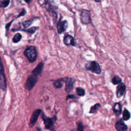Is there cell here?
<instances>
[{
  "label": "cell",
  "instance_id": "10",
  "mask_svg": "<svg viewBox=\"0 0 131 131\" xmlns=\"http://www.w3.org/2000/svg\"><path fill=\"white\" fill-rule=\"evenodd\" d=\"M115 128L118 131H126L127 129V126L124 123L122 119H119L115 124Z\"/></svg>",
  "mask_w": 131,
  "mask_h": 131
},
{
  "label": "cell",
  "instance_id": "6",
  "mask_svg": "<svg viewBox=\"0 0 131 131\" xmlns=\"http://www.w3.org/2000/svg\"><path fill=\"white\" fill-rule=\"evenodd\" d=\"M80 19L81 22L85 25H88L91 22L90 11L83 9L80 14Z\"/></svg>",
  "mask_w": 131,
  "mask_h": 131
},
{
  "label": "cell",
  "instance_id": "12",
  "mask_svg": "<svg viewBox=\"0 0 131 131\" xmlns=\"http://www.w3.org/2000/svg\"><path fill=\"white\" fill-rule=\"evenodd\" d=\"M63 42L67 46H76V42L74 38L70 35L65 36L63 39Z\"/></svg>",
  "mask_w": 131,
  "mask_h": 131
},
{
  "label": "cell",
  "instance_id": "26",
  "mask_svg": "<svg viewBox=\"0 0 131 131\" xmlns=\"http://www.w3.org/2000/svg\"><path fill=\"white\" fill-rule=\"evenodd\" d=\"M26 10L25 9H24L23 10V11H22L19 13V14L18 15L17 17H20V16H24V15L26 14Z\"/></svg>",
  "mask_w": 131,
  "mask_h": 131
},
{
  "label": "cell",
  "instance_id": "16",
  "mask_svg": "<svg viewBox=\"0 0 131 131\" xmlns=\"http://www.w3.org/2000/svg\"><path fill=\"white\" fill-rule=\"evenodd\" d=\"M76 92L77 95L79 96H83L85 94V90L80 87H77L76 88Z\"/></svg>",
  "mask_w": 131,
  "mask_h": 131
},
{
  "label": "cell",
  "instance_id": "19",
  "mask_svg": "<svg viewBox=\"0 0 131 131\" xmlns=\"http://www.w3.org/2000/svg\"><path fill=\"white\" fill-rule=\"evenodd\" d=\"M100 106V104L99 103H96L95 105L92 106L90 110V113H94L96 112L98 109V108Z\"/></svg>",
  "mask_w": 131,
  "mask_h": 131
},
{
  "label": "cell",
  "instance_id": "3",
  "mask_svg": "<svg viewBox=\"0 0 131 131\" xmlns=\"http://www.w3.org/2000/svg\"><path fill=\"white\" fill-rule=\"evenodd\" d=\"M85 68L87 70L97 74H100L102 72L99 64L96 61L88 62L85 65Z\"/></svg>",
  "mask_w": 131,
  "mask_h": 131
},
{
  "label": "cell",
  "instance_id": "8",
  "mask_svg": "<svg viewBox=\"0 0 131 131\" xmlns=\"http://www.w3.org/2000/svg\"><path fill=\"white\" fill-rule=\"evenodd\" d=\"M41 111L40 109H37L33 112V113L32 114L30 122H29V127H32L37 122V120L38 119V118L41 113Z\"/></svg>",
  "mask_w": 131,
  "mask_h": 131
},
{
  "label": "cell",
  "instance_id": "24",
  "mask_svg": "<svg viewBox=\"0 0 131 131\" xmlns=\"http://www.w3.org/2000/svg\"><path fill=\"white\" fill-rule=\"evenodd\" d=\"M84 126L81 122H79L77 124V128L76 131H83Z\"/></svg>",
  "mask_w": 131,
  "mask_h": 131
},
{
  "label": "cell",
  "instance_id": "5",
  "mask_svg": "<svg viewBox=\"0 0 131 131\" xmlns=\"http://www.w3.org/2000/svg\"><path fill=\"white\" fill-rule=\"evenodd\" d=\"M0 88L3 91H6L7 89L6 80L4 73V69L0 58Z\"/></svg>",
  "mask_w": 131,
  "mask_h": 131
},
{
  "label": "cell",
  "instance_id": "25",
  "mask_svg": "<svg viewBox=\"0 0 131 131\" xmlns=\"http://www.w3.org/2000/svg\"><path fill=\"white\" fill-rule=\"evenodd\" d=\"M77 97L74 95H69L67 97V100H68L69 99H77Z\"/></svg>",
  "mask_w": 131,
  "mask_h": 131
},
{
  "label": "cell",
  "instance_id": "7",
  "mask_svg": "<svg viewBox=\"0 0 131 131\" xmlns=\"http://www.w3.org/2000/svg\"><path fill=\"white\" fill-rule=\"evenodd\" d=\"M63 82L66 83L65 91L67 93H70L74 88L75 79L74 78L64 77L62 78Z\"/></svg>",
  "mask_w": 131,
  "mask_h": 131
},
{
  "label": "cell",
  "instance_id": "9",
  "mask_svg": "<svg viewBox=\"0 0 131 131\" xmlns=\"http://www.w3.org/2000/svg\"><path fill=\"white\" fill-rule=\"evenodd\" d=\"M57 31L59 34L64 32L68 27V23L66 20H59L57 25Z\"/></svg>",
  "mask_w": 131,
  "mask_h": 131
},
{
  "label": "cell",
  "instance_id": "23",
  "mask_svg": "<svg viewBox=\"0 0 131 131\" xmlns=\"http://www.w3.org/2000/svg\"><path fill=\"white\" fill-rule=\"evenodd\" d=\"M32 20H26V21L23 22L22 25L25 28H27V27H29L32 24Z\"/></svg>",
  "mask_w": 131,
  "mask_h": 131
},
{
  "label": "cell",
  "instance_id": "4",
  "mask_svg": "<svg viewBox=\"0 0 131 131\" xmlns=\"http://www.w3.org/2000/svg\"><path fill=\"white\" fill-rule=\"evenodd\" d=\"M38 81V76L34 74H31L28 77L26 83L25 88L28 91L31 90Z\"/></svg>",
  "mask_w": 131,
  "mask_h": 131
},
{
  "label": "cell",
  "instance_id": "15",
  "mask_svg": "<svg viewBox=\"0 0 131 131\" xmlns=\"http://www.w3.org/2000/svg\"><path fill=\"white\" fill-rule=\"evenodd\" d=\"M63 82H63V79L62 78H60V79H58V80L55 81L54 82L53 84H54V86H55V88H56V89H60V88L62 87Z\"/></svg>",
  "mask_w": 131,
  "mask_h": 131
},
{
  "label": "cell",
  "instance_id": "20",
  "mask_svg": "<svg viewBox=\"0 0 131 131\" xmlns=\"http://www.w3.org/2000/svg\"><path fill=\"white\" fill-rule=\"evenodd\" d=\"M122 79L118 76H115L112 79V83L114 85H116L121 83Z\"/></svg>",
  "mask_w": 131,
  "mask_h": 131
},
{
  "label": "cell",
  "instance_id": "21",
  "mask_svg": "<svg viewBox=\"0 0 131 131\" xmlns=\"http://www.w3.org/2000/svg\"><path fill=\"white\" fill-rule=\"evenodd\" d=\"M10 3L9 0H2L0 1V7L4 8L7 7Z\"/></svg>",
  "mask_w": 131,
  "mask_h": 131
},
{
  "label": "cell",
  "instance_id": "11",
  "mask_svg": "<svg viewBox=\"0 0 131 131\" xmlns=\"http://www.w3.org/2000/svg\"><path fill=\"white\" fill-rule=\"evenodd\" d=\"M126 90V86L124 83H119L117 86L116 96L117 98H120L123 95Z\"/></svg>",
  "mask_w": 131,
  "mask_h": 131
},
{
  "label": "cell",
  "instance_id": "18",
  "mask_svg": "<svg viewBox=\"0 0 131 131\" xmlns=\"http://www.w3.org/2000/svg\"><path fill=\"white\" fill-rule=\"evenodd\" d=\"M21 38H22V36L21 34L19 33H17L13 37V39H12L13 42L14 43H17L21 40Z\"/></svg>",
  "mask_w": 131,
  "mask_h": 131
},
{
  "label": "cell",
  "instance_id": "27",
  "mask_svg": "<svg viewBox=\"0 0 131 131\" xmlns=\"http://www.w3.org/2000/svg\"><path fill=\"white\" fill-rule=\"evenodd\" d=\"M13 20H12L11 22H10V23H9L8 24H6V27H5V28H6V29L7 30H8L9 29V28H10V26H11V24L13 23Z\"/></svg>",
  "mask_w": 131,
  "mask_h": 131
},
{
  "label": "cell",
  "instance_id": "13",
  "mask_svg": "<svg viewBox=\"0 0 131 131\" xmlns=\"http://www.w3.org/2000/svg\"><path fill=\"white\" fill-rule=\"evenodd\" d=\"M43 65L44 64L43 62H40V63H39L37 64V66L32 71V74L37 76L41 74L43 70Z\"/></svg>",
  "mask_w": 131,
  "mask_h": 131
},
{
  "label": "cell",
  "instance_id": "1",
  "mask_svg": "<svg viewBox=\"0 0 131 131\" xmlns=\"http://www.w3.org/2000/svg\"><path fill=\"white\" fill-rule=\"evenodd\" d=\"M24 55L30 62H33L37 59V53L34 46H29L24 51Z\"/></svg>",
  "mask_w": 131,
  "mask_h": 131
},
{
  "label": "cell",
  "instance_id": "14",
  "mask_svg": "<svg viewBox=\"0 0 131 131\" xmlns=\"http://www.w3.org/2000/svg\"><path fill=\"white\" fill-rule=\"evenodd\" d=\"M113 111L116 116H119L122 112L121 105L119 102H117L115 103L113 106Z\"/></svg>",
  "mask_w": 131,
  "mask_h": 131
},
{
  "label": "cell",
  "instance_id": "22",
  "mask_svg": "<svg viewBox=\"0 0 131 131\" xmlns=\"http://www.w3.org/2000/svg\"><path fill=\"white\" fill-rule=\"evenodd\" d=\"M37 30V28L35 27H31L29 29H22L21 30V31H24L25 32H28V33H31V34H33L35 32L36 30Z\"/></svg>",
  "mask_w": 131,
  "mask_h": 131
},
{
  "label": "cell",
  "instance_id": "2",
  "mask_svg": "<svg viewBox=\"0 0 131 131\" xmlns=\"http://www.w3.org/2000/svg\"><path fill=\"white\" fill-rule=\"evenodd\" d=\"M42 118L43 120L45 127L47 129L50 130V131H56L54 125L56 118V116H54L53 118H50L47 117L43 113L42 115Z\"/></svg>",
  "mask_w": 131,
  "mask_h": 131
},
{
  "label": "cell",
  "instance_id": "17",
  "mask_svg": "<svg viewBox=\"0 0 131 131\" xmlns=\"http://www.w3.org/2000/svg\"><path fill=\"white\" fill-rule=\"evenodd\" d=\"M130 117V114L127 109H124L123 112V120H128Z\"/></svg>",
  "mask_w": 131,
  "mask_h": 131
},
{
  "label": "cell",
  "instance_id": "28",
  "mask_svg": "<svg viewBox=\"0 0 131 131\" xmlns=\"http://www.w3.org/2000/svg\"><path fill=\"white\" fill-rule=\"evenodd\" d=\"M25 2H27V3H29V2H30L31 1H25Z\"/></svg>",
  "mask_w": 131,
  "mask_h": 131
}]
</instances>
